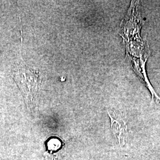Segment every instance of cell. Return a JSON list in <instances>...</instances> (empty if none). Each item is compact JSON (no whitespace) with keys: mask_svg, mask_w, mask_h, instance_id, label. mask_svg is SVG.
Segmentation results:
<instances>
[{"mask_svg":"<svg viewBox=\"0 0 160 160\" xmlns=\"http://www.w3.org/2000/svg\"><path fill=\"white\" fill-rule=\"evenodd\" d=\"M111 119V129L114 136L118 139L120 145H124L128 139V129L125 122L119 115L114 113L112 116L109 113Z\"/></svg>","mask_w":160,"mask_h":160,"instance_id":"cell-1","label":"cell"}]
</instances>
